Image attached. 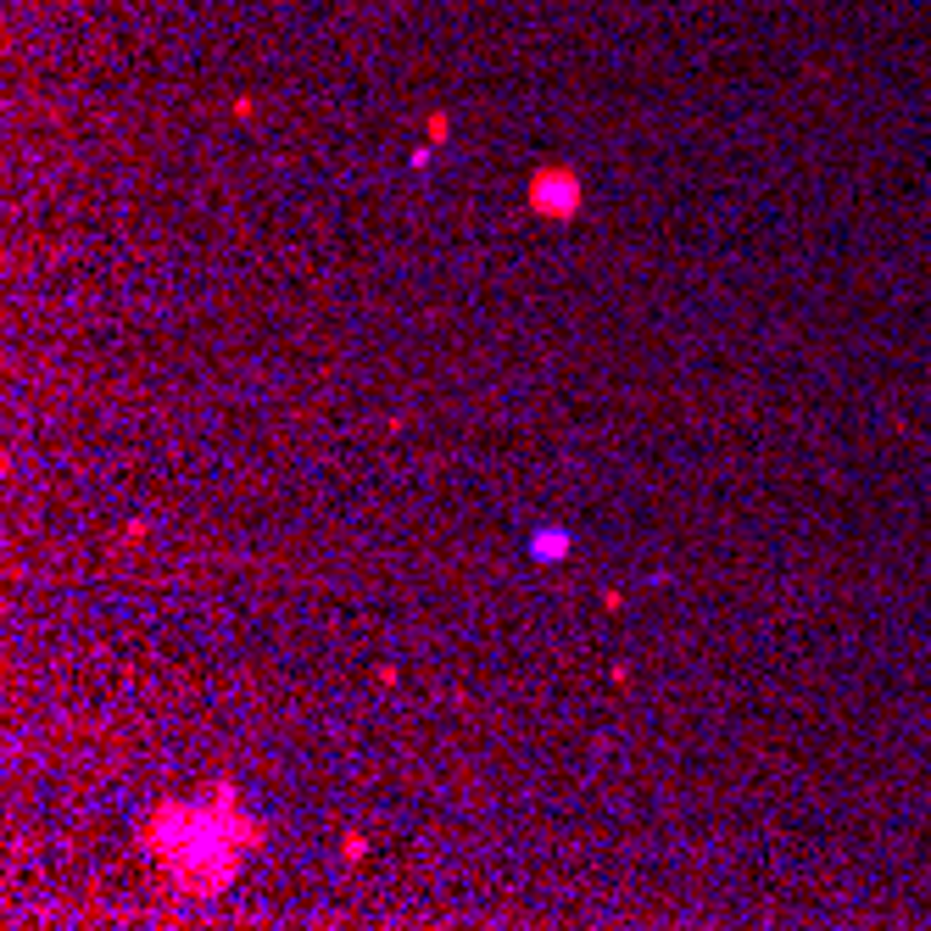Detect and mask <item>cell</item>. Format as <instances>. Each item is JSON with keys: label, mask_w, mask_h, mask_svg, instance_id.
I'll use <instances>...</instances> for the list:
<instances>
[{"label": "cell", "mask_w": 931, "mask_h": 931, "mask_svg": "<svg viewBox=\"0 0 931 931\" xmlns=\"http://www.w3.org/2000/svg\"><path fill=\"white\" fill-rule=\"evenodd\" d=\"M575 201H581L575 174H558V168L536 174V185H531V207H536V212H547V218H570Z\"/></svg>", "instance_id": "cell-1"}, {"label": "cell", "mask_w": 931, "mask_h": 931, "mask_svg": "<svg viewBox=\"0 0 931 931\" xmlns=\"http://www.w3.org/2000/svg\"><path fill=\"white\" fill-rule=\"evenodd\" d=\"M564 553H570V531H536L531 536V558L536 564H558Z\"/></svg>", "instance_id": "cell-2"}]
</instances>
